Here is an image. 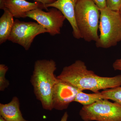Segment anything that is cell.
Here are the masks:
<instances>
[{"label": "cell", "instance_id": "obj_1", "mask_svg": "<svg viewBox=\"0 0 121 121\" xmlns=\"http://www.w3.org/2000/svg\"><path fill=\"white\" fill-rule=\"evenodd\" d=\"M57 78L80 91L86 90L94 93L121 86V75L112 77L99 76L88 70L85 63L80 60L64 67Z\"/></svg>", "mask_w": 121, "mask_h": 121}, {"label": "cell", "instance_id": "obj_2", "mask_svg": "<svg viewBox=\"0 0 121 121\" xmlns=\"http://www.w3.org/2000/svg\"><path fill=\"white\" fill-rule=\"evenodd\" d=\"M56 63L52 59L37 60L35 62L30 82L36 97L41 103L43 108L51 111L52 94L54 86L59 79L54 74Z\"/></svg>", "mask_w": 121, "mask_h": 121}, {"label": "cell", "instance_id": "obj_3", "mask_svg": "<svg viewBox=\"0 0 121 121\" xmlns=\"http://www.w3.org/2000/svg\"><path fill=\"white\" fill-rule=\"evenodd\" d=\"M75 19L81 38L87 42H97L100 9L92 0H79L76 7Z\"/></svg>", "mask_w": 121, "mask_h": 121}, {"label": "cell", "instance_id": "obj_4", "mask_svg": "<svg viewBox=\"0 0 121 121\" xmlns=\"http://www.w3.org/2000/svg\"><path fill=\"white\" fill-rule=\"evenodd\" d=\"M100 11V35L95 45L98 48H108L121 41V16L119 12L107 7Z\"/></svg>", "mask_w": 121, "mask_h": 121}, {"label": "cell", "instance_id": "obj_5", "mask_svg": "<svg viewBox=\"0 0 121 121\" xmlns=\"http://www.w3.org/2000/svg\"><path fill=\"white\" fill-rule=\"evenodd\" d=\"M79 114L84 121H121V105L108 99H100L83 106Z\"/></svg>", "mask_w": 121, "mask_h": 121}, {"label": "cell", "instance_id": "obj_6", "mask_svg": "<svg viewBox=\"0 0 121 121\" xmlns=\"http://www.w3.org/2000/svg\"><path fill=\"white\" fill-rule=\"evenodd\" d=\"M45 33H47V30L37 23L25 22L16 19L14 21L8 40L19 44L28 51L35 37Z\"/></svg>", "mask_w": 121, "mask_h": 121}, {"label": "cell", "instance_id": "obj_7", "mask_svg": "<svg viewBox=\"0 0 121 121\" xmlns=\"http://www.w3.org/2000/svg\"><path fill=\"white\" fill-rule=\"evenodd\" d=\"M27 17L35 21L43 27L51 35L60 34L66 18L59 10L52 8L47 12L37 9L27 13Z\"/></svg>", "mask_w": 121, "mask_h": 121}, {"label": "cell", "instance_id": "obj_8", "mask_svg": "<svg viewBox=\"0 0 121 121\" xmlns=\"http://www.w3.org/2000/svg\"><path fill=\"white\" fill-rule=\"evenodd\" d=\"M79 90L71 84L59 79L53 90V109L62 111L67 109L70 104L74 102Z\"/></svg>", "mask_w": 121, "mask_h": 121}, {"label": "cell", "instance_id": "obj_9", "mask_svg": "<svg viewBox=\"0 0 121 121\" xmlns=\"http://www.w3.org/2000/svg\"><path fill=\"white\" fill-rule=\"evenodd\" d=\"M0 9H7L13 17L17 18L27 17L28 12L36 9L48 11V9L40 2H31L26 0H0Z\"/></svg>", "mask_w": 121, "mask_h": 121}, {"label": "cell", "instance_id": "obj_10", "mask_svg": "<svg viewBox=\"0 0 121 121\" xmlns=\"http://www.w3.org/2000/svg\"><path fill=\"white\" fill-rule=\"evenodd\" d=\"M79 0H56L55 2L46 5L49 7L55 8L62 13L68 21L73 29V35L75 39H81V35L78 28L75 19V9Z\"/></svg>", "mask_w": 121, "mask_h": 121}, {"label": "cell", "instance_id": "obj_11", "mask_svg": "<svg viewBox=\"0 0 121 121\" xmlns=\"http://www.w3.org/2000/svg\"><path fill=\"white\" fill-rule=\"evenodd\" d=\"M20 106L19 100L16 96L13 97L8 103H0V117L6 121H28L22 116Z\"/></svg>", "mask_w": 121, "mask_h": 121}, {"label": "cell", "instance_id": "obj_12", "mask_svg": "<svg viewBox=\"0 0 121 121\" xmlns=\"http://www.w3.org/2000/svg\"><path fill=\"white\" fill-rule=\"evenodd\" d=\"M0 18V44L8 40L14 24L13 17L7 9Z\"/></svg>", "mask_w": 121, "mask_h": 121}, {"label": "cell", "instance_id": "obj_13", "mask_svg": "<svg viewBox=\"0 0 121 121\" xmlns=\"http://www.w3.org/2000/svg\"><path fill=\"white\" fill-rule=\"evenodd\" d=\"M101 99L103 98L101 92L87 94L79 90L76 96L74 102H77L84 106L93 104Z\"/></svg>", "mask_w": 121, "mask_h": 121}, {"label": "cell", "instance_id": "obj_14", "mask_svg": "<svg viewBox=\"0 0 121 121\" xmlns=\"http://www.w3.org/2000/svg\"><path fill=\"white\" fill-rule=\"evenodd\" d=\"M103 99H110L121 105V87L106 89L101 92Z\"/></svg>", "mask_w": 121, "mask_h": 121}, {"label": "cell", "instance_id": "obj_15", "mask_svg": "<svg viewBox=\"0 0 121 121\" xmlns=\"http://www.w3.org/2000/svg\"><path fill=\"white\" fill-rule=\"evenodd\" d=\"M9 68L5 64H0V91H3L9 86V82L5 78V74Z\"/></svg>", "mask_w": 121, "mask_h": 121}, {"label": "cell", "instance_id": "obj_16", "mask_svg": "<svg viewBox=\"0 0 121 121\" xmlns=\"http://www.w3.org/2000/svg\"><path fill=\"white\" fill-rule=\"evenodd\" d=\"M107 7L113 11L119 12L121 8V0H106Z\"/></svg>", "mask_w": 121, "mask_h": 121}, {"label": "cell", "instance_id": "obj_17", "mask_svg": "<svg viewBox=\"0 0 121 121\" xmlns=\"http://www.w3.org/2000/svg\"><path fill=\"white\" fill-rule=\"evenodd\" d=\"M95 2L99 9L104 8L106 7V0H92Z\"/></svg>", "mask_w": 121, "mask_h": 121}, {"label": "cell", "instance_id": "obj_18", "mask_svg": "<svg viewBox=\"0 0 121 121\" xmlns=\"http://www.w3.org/2000/svg\"><path fill=\"white\" fill-rule=\"evenodd\" d=\"M112 66L115 70L121 71V58L115 60L113 63Z\"/></svg>", "mask_w": 121, "mask_h": 121}, {"label": "cell", "instance_id": "obj_19", "mask_svg": "<svg viewBox=\"0 0 121 121\" xmlns=\"http://www.w3.org/2000/svg\"><path fill=\"white\" fill-rule=\"evenodd\" d=\"M34 0L37 2L42 3L46 7V5L53 3L56 0Z\"/></svg>", "mask_w": 121, "mask_h": 121}, {"label": "cell", "instance_id": "obj_20", "mask_svg": "<svg viewBox=\"0 0 121 121\" xmlns=\"http://www.w3.org/2000/svg\"><path fill=\"white\" fill-rule=\"evenodd\" d=\"M68 117V114L67 112L64 113L60 121H67Z\"/></svg>", "mask_w": 121, "mask_h": 121}, {"label": "cell", "instance_id": "obj_21", "mask_svg": "<svg viewBox=\"0 0 121 121\" xmlns=\"http://www.w3.org/2000/svg\"><path fill=\"white\" fill-rule=\"evenodd\" d=\"M0 121H6L2 117H0Z\"/></svg>", "mask_w": 121, "mask_h": 121}, {"label": "cell", "instance_id": "obj_22", "mask_svg": "<svg viewBox=\"0 0 121 121\" xmlns=\"http://www.w3.org/2000/svg\"><path fill=\"white\" fill-rule=\"evenodd\" d=\"M119 13H120V15H121V9H120V11H119Z\"/></svg>", "mask_w": 121, "mask_h": 121}]
</instances>
